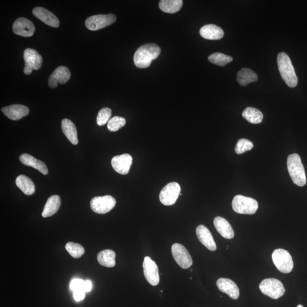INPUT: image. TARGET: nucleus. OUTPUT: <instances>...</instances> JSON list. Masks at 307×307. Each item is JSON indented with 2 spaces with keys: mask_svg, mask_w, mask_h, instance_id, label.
<instances>
[{
  "mask_svg": "<svg viewBox=\"0 0 307 307\" xmlns=\"http://www.w3.org/2000/svg\"><path fill=\"white\" fill-rule=\"evenodd\" d=\"M161 52L160 47L157 44L147 43L137 50L134 56V62L140 68L149 67L152 61L160 56Z\"/></svg>",
  "mask_w": 307,
  "mask_h": 307,
  "instance_id": "nucleus-1",
  "label": "nucleus"
},
{
  "mask_svg": "<svg viewBox=\"0 0 307 307\" xmlns=\"http://www.w3.org/2000/svg\"><path fill=\"white\" fill-rule=\"evenodd\" d=\"M277 63L278 69L284 82L290 87H295L298 84V79L290 57L285 53H280L278 56Z\"/></svg>",
  "mask_w": 307,
  "mask_h": 307,
  "instance_id": "nucleus-2",
  "label": "nucleus"
},
{
  "mask_svg": "<svg viewBox=\"0 0 307 307\" xmlns=\"http://www.w3.org/2000/svg\"><path fill=\"white\" fill-rule=\"evenodd\" d=\"M287 168L294 183L300 187L306 185L307 179L304 166L298 154H292L287 158Z\"/></svg>",
  "mask_w": 307,
  "mask_h": 307,
  "instance_id": "nucleus-3",
  "label": "nucleus"
},
{
  "mask_svg": "<svg viewBox=\"0 0 307 307\" xmlns=\"http://www.w3.org/2000/svg\"><path fill=\"white\" fill-rule=\"evenodd\" d=\"M232 208L237 214L253 215L257 211L258 203L254 198L238 195L233 198Z\"/></svg>",
  "mask_w": 307,
  "mask_h": 307,
  "instance_id": "nucleus-4",
  "label": "nucleus"
},
{
  "mask_svg": "<svg viewBox=\"0 0 307 307\" xmlns=\"http://www.w3.org/2000/svg\"><path fill=\"white\" fill-rule=\"evenodd\" d=\"M273 261L281 273H290L294 267V262L289 252L282 249H278L272 254Z\"/></svg>",
  "mask_w": 307,
  "mask_h": 307,
  "instance_id": "nucleus-5",
  "label": "nucleus"
},
{
  "mask_svg": "<svg viewBox=\"0 0 307 307\" xmlns=\"http://www.w3.org/2000/svg\"><path fill=\"white\" fill-rule=\"evenodd\" d=\"M260 290L271 298L278 299L285 293V288L281 281L275 278H267L259 285Z\"/></svg>",
  "mask_w": 307,
  "mask_h": 307,
  "instance_id": "nucleus-6",
  "label": "nucleus"
},
{
  "mask_svg": "<svg viewBox=\"0 0 307 307\" xmlns=\"http://www.w3.org/2000/svg\"><path fill=\"white\" fill-rule=\"evenodd\" d=\"M117 17L113 14H99L88 18L85 22L86 28L89 30L96 31L110 26L116 21Z\"/></svg>",
  "mask_w": 307,
  "mask_h": 307,
  "instance_id": "nucleus-7",
  "label": "nucleus"
},
{
  "mask_svg": "<svg viewBox=\"0 0 307 307\" xmlns=\"http://www.w3.org/2000/svg\"><path fill=\"white\" fill-rule=\"evenodd\" d=\"M115 204L116 200L110 195L93 197L90 203L92 210L98 214H107L115 207Z\"/></svg>",
  "mask_w": 307,
  "mask_h": 307,
  "instance_id": "nucleus-8",
  "label": "nucleus"
},
{
  "mask_svg": "<svg viewBox=\"0 0 307 307\" xmlns=\"http://www.w3.org/2000/svg\"><path fill=\"white\" fill-rule=\"evenodd\" d=\"M25 65L24 69L25 74L30 75L33 70H38L42 66L43 59L42 56L35 50L27 49L24 53Z\"/></svg>",
  "mask_w": 307,
  "mask_h": 307,
  "instance_id": "nucleus-9",
  "label": "nucleus"
},
{
  "mask_svg": "<svg viewBox=\"0 0 307 307\" xmlns=\"http://www.w3.org/2000/svg\"><path fill=\"white\" fill-rule=\"evenodd\" d=\"M181 191V187L177 182L169 183L166 185L160 194V200L165 205L174 204Z\"/></svg>",
  "mask_w": 307,
  "mask_h": 307,
  "instance_id": "nucleus-10",
  "label": "nucleus"
},
{
  "mask_svg": "<svg viewBox=\"0 0 307 307\" xmlns=\"http://www.w3.org/2000/svg\"><path fill=\"white\" fill-rule=\"evenodd\" d=\"M171 252L175 261L181 268L187 269L192 266V257L183 245L178 243L173 244Z\"/></svg>",
  "mask_w": 307,
  "mask_h": 307,
  "instance_id": "nucleus-11",
  "label": "nucleus"
},
{
  "mask_svg": "<svg viewBox=\"0 0 307 307\" xmlns=\"http://www.w3.org/2000/svg\"><path fill=\"white\" fill-rule=\"evenodd\" d=\"M144 276L151 285L155 286L160 283V275L157 263L150 256H146L143 262Z\"/></svg>",
  "mask_w": 307,
  "mask_h": 307,
  "instance_id": "nucleus-12",
  "label": "nucleus"
},
{
  "mask_svg": "<svg viewBox=\"0 0 307 307\" xmlns=\"http://www.w3.org/2000/svg\"><path fill=\"white\" fill-rule=\"evenodd\" d=\"M35 30L34 25L32 22L24 17L19 18L13 25V31L16 34L24 37H30L33 35Z\"/></svg>",
  "mask_w": 307,
  "mask_h": 307,
  "instance_id": "nucleus-13",
  "label": "nucleus"
},
{
  "mask_svg": "<svg viewBox=\"0 0 307 307\" xmlns=\"http://www.w3.org/2000/svg\"><path fill=\"white\" fill-rule=\"evenodd\" d=\"M133 158L129 154L117 155L112 158L111 164L115 171L121 175L128 174L132 165Z\"/></svg>",
  "mask_w": 307,
  "mask_h": 307,
  "instance_id": "nucleus-14",
  "label": "nucleus"
},
{
  "mask_svg": "<svg viewBox=\"0 0 307 307\" xmlns=\"http://www.w3.org/2000/svg\"><path fill=\"white\" fill-rule=\"evenodd\" d=\"M71 72L66 67L60 66L56 68L49 79V86L51 88L57 87V84H66L70 80Z\"/></svg>",
  "mask_w": 307,
  "mask_h": 307,
  "instance_id": "nucleus-15",
  "label": "nucleus"
},
{
  "mask_svg": "<svg viewBox=\"0 0 307 307\" xmlns=\"http://www.w3.org/2000/svg\"><path fill=\"white\" fill-rule=\"evenodd\" d=\"M1 111L3 114L10 120L17 121L27 116L29 113V109L23 105L14 104L3 107Z\"/></svg>",
  "mask_w": 307,
  "mask_h": 307,
  "instance_id": "nucleus-16",
  "label": "nucleus"
},
{
  "mask_svg": "<svg viewBox=\"0 0 307 307\" xmlns=\"http://www.w3.org/2000/svg\"><path fill=\"white\" fill-rule=\"evenodd\" d=\"M216 284L220 291L226 294L230 298L236 300L239 298V288L232 280L227 278H220L217 280Z\"/></svg>",
  "mask_w": 307,
  "mask_h": 307,
  "instance_id": "nucleus-17",
  "label": "nucleus"
},
{
  "mask_svg": "<svg viewBox=\"0 0 307 307\" xmlns=\"http://www.w3.org/2000/svg\"><path fill=\"white\" fill-rule=\"evenodd\" d=\"M32 14L38 19L50 27L53 28L59 27L60 23L58 19L53 13L42 7H37L34 8L32 10Z\"/></svg>",
  "mask_w": 307,
  "mask_h": 307,
  "instance_id": "nucleus-18",
  "label": "nucleus"
},
{
  "mask_svg": "<svg viewBox=\"0 0 307 307\" xmlns=\"http://www.w3.org/2000/svg\"><path fill=\"white\" fill-rule=\"evenodd\" d=\"M196 235L200 243L211 251H215L217 246L212 234L207 227L200 225L196 230Z\"/></svg>",
  "mask_w": 307,
  "mask_h": 307,
  "instance_id": "nucleus-19",
  "label": "nucleus"
},
{
  "mask_svg": "<svg viewBox=\"0 0 307 307\" xmlns=\"http://www.w3.org/2000/svg\"><path fill=\"white\" fill-rule=\"evenodd\" d=\"M200 34L202 37L209 40H219L224 35L222 28L215 25H206L200 30Z\"/></svg>",
  "mask_w": 307,
  "mask_h": 307,
  "instance_id": "nucleus-20",
  "label": "nucleus"
},
{
  "mask_svg": "<svg viewBox=\"0 0 307 307\" xmlns=\"http://www.w3.org/2000/svg\"><path fill=\"white\" fill-rule=\"evenodd\" d=\"M20 160L22 164L37 169L42 174H48V168L44 162L37 160V159L32 157V155L26 153L22 154L20 157Z\"/></svg>",
  "mask_w": 307,
  "mask_h": 307,
  "instance_id": "nucleus-21",
  "label": "nucleus"
},
{
  "mask_svg": "<svg viewBox=\"0 0 307 307\" xmlns=\"http://www.w3.org/2000/svg\"><path fill=\"white\" fill-rule=\"evenodd\" d=\"M214 225L218 232L226 239H232L234 232L232 226L227 220L222 217H216L214 221Z\"/></svg>",
  "mask_w": 307,
  "mask_h": 307,
  "instance_id": "nucleus-22",
  "label": "nucleus"
},
{
  "mask_svg": "<svg viewBox=\"0 0 307 307\" xmlns=\"http://www.w3.org/2000/svg\"><path fill=\"white\" fill-rule=\"evenodd\" d=\"M62 131L70 141L75 145L79 142L77 129L73 122L67 118L61 121Z\"/></svg>",
  "mask_w": 307,
  "mask_h": 307,
  "instance_id": "nucleus-23",
  "label": "nucleus"
},
{
  "mask_svg": "<svg viewBox=\"0 0 307 307\" xmlns=\"http://www.w3.org/2000/svg\"><path fill=\"white\" fill-rule=\"evenodd\" d=\"M61 205L60 198L58 195H53L49 197L45 205L42 216L43 218H49L58 211Z\"/></svg>",
  "mask_w": 307,
  "mask_h": 307,
  "instance_id": "nucleus-24",
  "label": "nucleus"
},
{
  "mask_svg": "<svg viewBox=\"0 0 307 307\" xmlns=\"http://www.w3.org/2000/svg\"><path fill=\"white\" fill-rule=\"evenodd\" d=\"M16 184L25 195H31L35 193L34 183L27 176L21 175L18 176L16 180Z\"/></svg>",
  "mask_w": 307,
  "mask_h": 307,
  "instance_id": "nucleus-25",
  "label": "nucleus"
},
{
  "mask_svg": "<svg viewBox=\"0 0 307 307\" xmlns=\"http://www.w3.org/2000/svg\"><path fill=\"white\" fill-rule=\"evenodd\" d=\"M258 81V76L253 71L249 68H242L238 72L237 81L242 86H245L252 82Z\"/></svg>",
  "mask_w": 307,
  "mask_h": 307,
  "instance_id": "nucleus-26",
  "label": "nucleus"
},
{
  "mask_svg": "<svg viewBox=\"0 0 307 307\" xmlns=\"http://www.w3.org/2000/svg\"><path fill=\"white\" fill-rule=\"evenodd\" d=\"M99 264L106 267H113L115 265V253L112 250L106 249L97 255Z\"/></svg>",
  "mask_w": 307,
  "mask_h": 307,
  "instance_id": "nucleus-27",
  "label": "nucleus"
},
{
  "mask_svg": "<svg viewBox=\"0 0 307 307\" xmlns=\"http://www.w3.org/2000/svg\"><path fill=\"white\" fill-rule=\"evenodd\" d=\"M182 5V0H161L159 3V6L162 12L167 13L179 12Z\"/></svg>",
  "mask_w": 307,
  "mask_h": 307,
  "instance_id": "nucleus-28",
  "label": "nucleus"
},
{
  "mask_svg": "<svg viewBox=\"0 0 307 307\" xmlns=\"http://www.w3.org/2000/svg\"><path fill=\"white\" fill-rule=\"evenodd\" d=\"M243 116L251 124H258L262 121L263 115L261 112L256 108L248 107L244 111Z\"/></svg>",
  "mask_w": 307,
  "mask_h": 307,
  "instance_id": "nucleus-29",
  "label": "nucleus"
},
{
  "mask_svg": "<svg viewBox=\"0 0 307 307\" xmlns=\"http://www.w3.org/2000/svg\"><path fill=\"white\" fill-rule=\"evenodd\" d=\"M208 60L211 63L219 66H225L227 64L232 62V56L225 55L221 53H215L208 56Z\"/></svg>",
  "mask_w": 307,
  "mask_h": 307,
  "instance_id": "nucleus-30",
  "label": "nucleus"
},
{
  "mask_svg": "<svg viewBox=\"0 0 307 307\" xmlns=\"http://www.w3.org/2000/svg\"><path fill=\"white\" fill-rule=\"evenodd\" d=\"M66 249L72 257L79 258L84 254V248L81 244L72 243H68L66 245Z\"/></svg>",
  "mask_w": 307,
  "mask_h": 307,
  "instance_id": "nucleus-31",
  "label": "nucleus"
},
{
  "mask_svg": "<svg viewBox=\"0 0 307 307\" xmlns=\"http://www.w3.org/2000/svg\"><path fill=\"white\" fill-rule=\"evenodd\" d=\"M126 124L124 118L120 116H114L108 122L107 128L111 132H117Z\"/></svg>",
  "mask_w": 307,
  "mask_h": 307,
  "instance_id": "nucleus-32",
  "label": "nucleus"
},
{
  "mask_svg": "<svg viewBox=\"0 0 307 307\" xmlns=\"http://www.w3.org/2000/svg\"><path fill=\"white\" fill-rule=\"evenodd\" d=\"M254 144L251 140L247 139H240L238 140L235 146V152L238 154H243L247 151L251 150Z\"/></svg>",
  "mask_w": 307,
  "mask_h": 307,
  "instance_id": "nucleus-33",
  "label": "nucleus"
},
{
  "mask_svg": "<svg viewBox=\"0 0 307 307\" xmlns=\"http://www.w3.org/2000/svg\"><path fill=\"white\" fill-rule=\"evenodd\" d=\"M112 116V110L109 108H104L99 111L96 122L99 126H103L109 122Z\"/></svg>",
  "mask_w": 307,
  "mask_h": 307,
  "instance_id": "nucleus-34",
  "label": "nucleus"
},
{
  "mask_svg": "<svg viewBox=\"0 0 307 307\" xmlns=\"http://www.w3.org/2000/svg\"><path fill=\"white\" fill-rule=\"evenodd\" d=\"M84 284L85 281L84 280L79 279H75L71 281L70 288L74 292L80 290L84 291Z\"/></svg>",
  "mask_w": 307,
  "mask_h": 307,
  "instance_id": "nucleus-35",
  "label": "nucleus"
},
{
  "mask_svg": "<svg viewBox=\"0 0 307 307\" xmlns=\"http://www.w3.org/2000/svg\"><path fill=\"white\" fill-rule=\"evenodd\" d=\"M85 292L84 290H80L74 292V298L76 301L79 302L82 301L85 298Z\"/></svg>",
  "mask_w": 307,
  "mask_h": 307,
  "instance_id": "nucleus-36",
  "label": "nucleus"
},
{
  "mask_svg": "<svg viewBox=\"0 0 307 307\" xmlns=\"http://www.w3.org/2000/svg\"><path fill=\"white\" fill-rule=\"evenodd\" d=\"M92 285L91 281L86 280L85 281L84 291L86 292L91 291Z\"/></svg>",
  "mask_w": 307,
  "mask_h": 307,
  "instance_id": "nucleus-37",
  "label": "nucleus"
},
{
  "mask_svg": "<svg viewBox=\"0 0 307 307\" xmlns=\"http://www.w3.org/2000/svg\"><path fill=\"white\" fill-rule=\"evenodd\" d=\"M297 307H303V306L302 305H298V306H297Z\"/></svg>",
  "mask_w": 307,
  "mask_h": 307,
  "instance_id": "nucleus-38",
  "label": "nucleus"
}]
</instances>
